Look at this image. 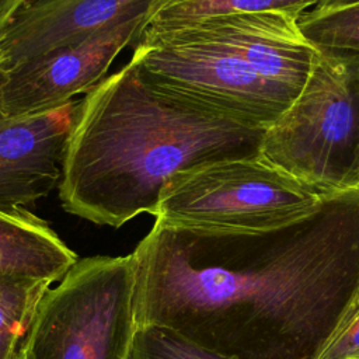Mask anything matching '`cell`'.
Segmentation results:
<instances>
[{
    "instance_id": "9c48e42d",
    "label": "cell",
    "mask_w": 359,
    "mask_h": 359,
    "mask_svg": "<svg viewBox=\"0 0 359 359\" xmlns=\"http://www.w3.org/2000/svg\"><path fill=\"white\" fill-rule=\"evenodd\" d=\"M83 108L84 97L32 115L0 116V208L34 205L59 185Z\"/></svg>"
},
{
    "instance_id": "8fae6325",
    "label": "cell",
    "mask_w": 359,
    "mask_h": 359,
    "mask_svg": "<svg viewBox=\"0 0 359 359\" xmlns=\"http://www.w3.org/2000/svg\"><path fill=\"white\" fill-rule=\"evenodd\" d=\"M76 252L48 222L27 208H0V273L60 280L76 264Z\"/></svg>"
},
{
    "instance_id": "5bb4252c",
    "label": "cell",
    "mask_w": 359,
    "mask_h": 359,
    "mask_svg": "<svg viewBox=\"0 0 359 359\" xmlns=\"http://www.w3.org/2000/svg\"><path fill=\"white\" fill-rule=\"evenodd\" d=\"M299 28L318 50L359 59V1L303 13Z\"/></svg>"
},
{
    "instance_id": "7c38bea8",
    "label": "cell",
    "mask_w": 359,
    "mask_h": 359,
    "mask_svg": "<svg viewBox=\"0 0 359 359\" xmlns=\"http://www.w3.org/2000/svg\"><path fill=\"white\" fill-rule=\"evenodd\" d=\"M52 282L0 273V359L24 358L39 303Z\"/></svg>"
},
{
    "instance_id": "52a82bcc",
    "label": "cell",
    "mask_w": 359,
    "mask_h": 359,
    "mask_svg": "<svg viewBox=\"0 0 359 359\" xmlns=\"http://www.w3.org/2000/svg\"><path fill=\"white\" fill-rule=\"evenodd\" d=\"M154 13L107 27L91 36L0 72V116L55 109L95 87L119 52L137 43Z\"/></svg>"
},
{
    "instance_id": "8992f818",
    "label": "cell",
    "mask_w": 359,
    "mask_h": 359,
    "mask_svg": "<svg viewBox=\"0 0 359 359\" xmlns=\"http://www.w3.org/2000/svg\"><path fill=\"white\" fill-rule=\"evenodd\" d=\"M130 62L153 83L268 128L299 91L206 41L146 28Z\"/></svg>"
},
{
    "instance_id": "3957f363",
    "label": "cell",
    "mask_w": 359,
    "mask_h": 359,
    "mask_svg": "<svg viewBox=\"0 0 359 359\" xmlns=\"http://www.w3.org/2000/svg\"><path fill=\"white\" fill-rule=\"evenodd\" d=\"M259 156L325 195L359 187V59L320 50Z\"/></svg>"
},
{
    "instance_id": "6da1fadb",
    "label": "cell",
    "mask_w": 359,
    "mask_h": 359,
    "mask_svg": "<svg viewBox=\"0 0 359 359\" xmlns=\"http://www.w3.org/2000/svg\"><path fill=\"white\" fill-rule=\"evenodd\" d=\"M289 234L265 261L244 262L240 236L156 219L132 252L136 325L236 359L264 321L290 337L317 331L359 258V187L327 194Z\"/></svg>"
},
{
    "instance_id": "e0dca14e",
    "label": "cell",
    "mask_w": 359,
    "mask_h": 359,
    "mask_svg": "<svg viewBox=\"0 0 359 359\" xmlns=\"http://www.w3.org/2000/svg\"><path fill=\"white\" fill-rule=\"evenodd\" d=\"M28 0H0V32L11 20L14 13Z\"/></svg>"
},
{
    "instance_id": "5b68a950",
    "label": "cell",
    "mask_w": 359,
    "mask_h": 359,
    "mask_svg": "<svg viewBox=\"0 0 359 359\" xmlns=\"http://www.w3.org/2000/svg\"><path fill=\"white\" fill-rule=\"evenodd\" d=\"M133 294L132 254L77 259L42 297L24 359H129Z\"/></svg>"
},
{
    "instance_id": "7a4b0ae2",
    "label": "cell",
    "mask_w": 359,
    "mask_h": 359,
    "mask_svg": "<svg viewBox=\"0 0 359 359\" xmlns=\"http://www.w3.org/2000/svg\"><path fill=\"white\" fill-rule=\"evenodd\" d=\"M265 129L158 86L129 62L84 95L62 163V208L111 227L156 217L171 178L258 157Z\"/></svg>"
},
{
    "instance_id": "ac0fdd59",
    "label": "cell",
    "mask_w": 359,
    "mask_h": 359,
    "mask_svg": "<svg viewBox=\"0 0 359 359\" xmlns=\"http://www.w3.org/2000/svg\"><path fill=\"white\" fill-rule=\"evenodd\" d=\"M21 359H24V358H21Z\"/></svg>"
},
{
    "instance_id": "30bf717a",
    "label": "cell",
    "mask_w": 359,
    "mask_h": 359,
    "mask_svg": "<svg viewBox=\"0 0 359 359\" xmlns=\"http://www.w3.org/2000/svg\"><path fill=\"white\" fill-rule=\"evenodd\" d=\"M170 0H28L0 32V72L83 41Z\"/></svg>"
},
{
    "instance_id": "277c9868",
    "label": "cell",
    "mask_w": 359,
    "mask_h": 359,
    "mask_svg": "<svg viewBox=\"0 0 359 359\" xmlns=\"http://www.w3.org/2000/svg\"><path fill=\"white\" fill-rule=\"evenodd\" d=\"M325 194L261 156L227 160L171 178L156 219L240 237H266L316 215Z\"/></svg>"
},
{
    "instance_id": "9a60e30c",
    "label": "cell",
    "mask_w": 359,
    "mask_h": 359,
    "mask_svg": "<svg viewBox=\"0 0 359 359\" xmlns=\"http://www.w3.org/2000/svg\"><path fill=\"white\" fill-rule=\"evenodd\" d=\"M129 359H236L203 348L170 330L137 327Z\"/></svg>"
},
{
    "instance_id": "2e32d148",
    "label": "cell",
    "mask_w": 359,
    "mask_h": 359,
    "mask_svg": "<svg viewBox=\"0 0 359 359\" xmlns=\"http://www.w3.org/2000/svg\"><path fill=\"white\" fill-rule=\"evenodd\" d=\"M310 359H359V285Z\"/></svg>"
},
{
    "instance_id": "ba28073f",
    "label": "cell",
    "mask_w": 359,
    "mask_h": 359,
    "mask_svg": "<svg viewBox=\"0 0 359 359\" xmlns=\"http://www.w3.org/2000/svg\"><path fill=\"white\" fill-rule=\"evenodd\" d=\"M299 18L287 13L266 11L146 28L212 42L245 62L262 77L300 91L320 50L302 34Z\"/></svg>"
},
{
    "instance_id": "4fadbf2b",
    "label": "cell",
    "mask_w": 359,
    "mask_h": 359,
    "mask_svg": "<svg viewBox=\"0 0 359 359\" xmlns=\"http://www.w3.org/2000/svg\"><path fill=\"white\" fill-rule=\"evenodd\" d=\"M321 0H170L163 4L149 22L150 27H164L196 20L278 11L302 17L310 6Z\"/></svg>"
}]
</instances>
